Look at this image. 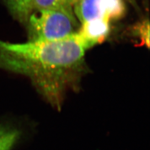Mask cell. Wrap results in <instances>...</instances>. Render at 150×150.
Returning <instances> with one entry per match:
<instances>
[{
	"mask_svg": "<svg viewBox=\"0 0 150 150\" xmlns=\"http://www.w3.org/2000/svg\"><path fill=\"white\" fill-rule=\"evenodd\" d=\"M87 50L76 33L53 41L13 43L0 40V68L28 77L45 100L59 110L66 92L85 72Z\"/></svg>",
	"mask_w": 150,
	"mask_h": 150,
	"instance_id": "cell-1",
	"label": "cell"
},
{
	"mask_svg": "<svg viewBox=\"0 0 150 150\" xmlns=\"http://www.w3.org/2000/svg\"><path fill=\"white\" fill-rule=\"evenodd\" d=\"M33 12L26 23L29 40L53 41L66 38L78 30L71 6Z\"/></svg>",
	"mask_w": 150,
	"mask_h": 150,
	"instance_id": "cell-2",
	"label": "cell"
},
{
	"mask_svg": "<svg viewBox=\"0 0 150 150\" xmlns=\"http://www.w3.org/2000/svg\"><path fill=\"white\" fill-rule=\"evenodd\" d=\"M76 34L89 50L102 43L110 33V21L106 18H96L81 23Z\"/></svg>",
	"mask_w": 150,
	"mask_h": 150,
	"instance_id": "cell-3",
	"label": "cell"
},
{
	"mask_svg": "<svg viewBox=\"0 0 150 150\" xmlns=\"http://www.w3.org/2000/svg\"><path fill=\"white\" fill-rule=\"evenodd\" d=\"M73 6L74 15L81 23L96 18L108 19L106 0H78Z\"/></svg>",
	"mask_w": 150,
	"mask_h": 150,
	"instance_id": "cell-4",
	"label": "cell"
},
{
	"mask_svg": "<svg viewBox=\"0 0 150 150\" xmlns=\"http://www.w3.org/2000/svg\"><path fill=\"white\" fill-rule=\"evenodd\" d=\"M9 11L16 20L26 24L33 11L32 0H4Z\"/></svg>",
	"mask_w": 150,
	"mask_h": 150,
	"instance_id": "cell-5",
	"label": "cell"
},
{
	"mask_svg": "<svg viewBox=\"0 0 150 150\" xmlns=\"http://www.w3.org/2000/svg\"><path fill=\"white\" fill-rule=\"evenodd\" d=\"M20 137V132L12 126L0 125V150H11Z\"/></svg>",
	"mask_w": 150,
	"mask_h": 150,
	"instance_id": "cell-6",
	"label": "cell"
},
{
	"mask_svg": "<svg viewBox=\"0 0 150 150\" xmlns=\"http://www.w3.org/2000/svg\"><path fill=\"white\" fill-rule=\"evenodd\" d=\"M125 11L123 0H106V17L110 21L123 17Z\"/></svg>",
	"mask_w": 150,
	"mask_h": 150,
	"instance_id": "cell-7",
	"label": "cell"
},
{
	"mask_svg": "<svg viewBox=\"0 0 150 150\" xmlns=\"http://www.w3.org/2000/svg\"><path fill=\"white\" fill-rule=\"evenodd\" d=\"M69 6H72L69 0H32L33 11Z\"/></svg>",
	"mask_w": 150,
	"mask_h": 150,
	"instance_id": "cell-8",
	"label": "cell"
},
{
	"mask_svg": "<svg viewBox=\"0 0 150 150\" xmlns=\"http://www.w3.org/2000/svg\"><path fill=\"white\" fill-rule=\"evenodd\" d=\"M133 35L140 41V45H149V23L148 20H143L133 26Z\"/></svg>",
	"mask_w": 150,
	"mask_h": 150,
	"instance_id": "cell-9",
	"label": "cell"
},
{
	"mask_svg": "<svg viewBox=\"0 0 150 150\" xmlns=\"http://www.w3.org/2000/svg\"><path fill=\"white\" fill-rule=\"evenodd\" d=\"M78 1V0H69V3H70V4H71V6H73L74 4L76 3Z\"/></svg>",
	"mask_w": 150,
	"mask_h": 150,
	"instance_id": "cell-10",
	"label": "cell"
}]
</instances>
